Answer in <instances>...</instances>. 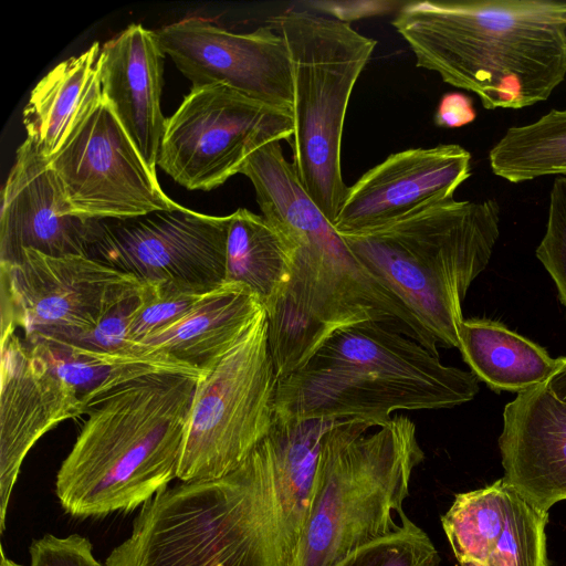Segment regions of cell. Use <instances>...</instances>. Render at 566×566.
I'll use <instances>...</instances> for the list:
<instances>
[{
	"label": "cell",
	"instance_id": "obj_11",
	"mask_svg": "<svg viewBox=\"0 0 566 566\" xmlns=\"http://www.w3.org/2000/svg\"><path fill=\"white\" fill-rule=\"evenodd\" d=\"M293 113L222 84L192 87L167 118L158 166L188 190H212L240 174L250 154L290 140Z\"/></svg>",
	"mask_w": 566,
	"mask_h": 566
},
{
	"label": "cell",
	"instance_id": "obj_8",
	"mask_svg": "<svg viewBox=\"0 0 566 566\" xmlns=\"http://www.w3.org/2000/svg\"><path fill=\"white\" fill-rule=\"evenodd\" d=\"M266 24L289 50L293 75L292 166L303 189L333 224L347 195L340 150L350 95L377 42L349 23L287 9Z\"/></svg>",
	"mask_w": 566,
	"mask_h": 566
},
{
	"label": "cell",
	"instance_id": "obj_15",
	"mask_svg": "<svg viewBox=\"0 0 566 566\" xmlns=\"http://www.w3.org/2000/svg\"><path fill=\"white\" fill-rule=\"evenodd\" d=\"M470 176L471 154L458 144L394 153L348 188L333 227L359 232L451 201Z\"/></svg>",
	"mask_w": 566,
	"mask_h": 566
},
{
	"label": "cell",
	"instance_id": "obj_37",
	"mask_svg": "<svg viewBox=\"0 0 566 566\" xmlns=\"http://www.w3.org/2000/svg\"><path fill=\"white\" fill-rule=\"evenodd\" d=\"M461 566H483V565L478 564V563H473V562H468V563L461 564Z\"/></svg>",
	"mask_w": 566,
	"mask_h": 566
},
{
	"label": "cell",
	"instance_id": "obj_32",
	"mask_svg": "<svg viewBox=\"0 0 566 566\" xmlns=\"http://www.w3.org/2000/svg\"><path fill=\"white\" fill-rule=\"evenodd\" d=\"M29 554L30 566H103L90 539L76 533L65 537L44 534L32 541Z\"/></svg>",
	"mask_w": 566,
	"mask_h": 566
},
{
	"label": "cell",
	"instance_id": "obj_26",
	"mask_svg": "<svg viewBox=\"0 0 566 566\" xmlns=\"http://www.w3.org/2000/svg\"><path fill=\"white\" fill-rule=\"evenodd\" d=\"M489 161L494 175L513 184L566 176V109H552L536 122L510 127L491 148Z\"/></svg>",
	"mask_w": 566,
	"mask_h": 566
},
{
	"label": "cell",
	"instance_id": "obj_24",
	"mask_svg": "<svg viewBox=\"0 0 566 566\" xmlns=\"http://www.w3.org/2000/svg\"><path fill=\"white\" fill-rule=\"evenodd\" d=\"M459 350L471 371L490 388L521 392L544 385L558 358L505 325L486 319H463Z\"/></svg>",
	"mask_w": 566,
	"mask_h": 566
},
{
	"label": "cell",
	"instance_id": "obj_36",
	"mask_svg": "<svg viewBox=\"0 0 566 566\" xmlns=\"http://www.w3.org/2000/svg\"><path fill=\"white\" fill-rule=\"evenodd\" d=\"M551 392L566 403V357L558 358V365L546 382Z\"/></svg>",
	"mask_w": 566,
	"mask_h": 566
},
{
	"label": "cell",
	"instance_id": "obj_27",
	"mask_svg": "<svg viewBox=\"0 0 566 566\" xmlns=\"http://www.w3.org/2000/svg\"><path fill=\"white\" fill-rule=\"evenodd\" d=\"M509 485L503 479L455 495L441 524L459 564L484 565L505 524Z\"/></svg>",
	"mask_w": 566,
	"mask_h": 566
},
{
	"label": "cell",
	"instance_id": "obj_1",
	"mask_svg": "<svg viewBox=\"0 0 566 566\" xmlns=\"http://www.w3.org/2000/svg\"><path fill=\"white\" fill-rule=\"evenodd\" d=\"M245 176L262 216L283 239L291 277L265 311L279 380L298 368L340 327L376 321L439 356L437 343L406 305L360 264L301 186L281 150L256 158Z\"/></svg>",
	"mask_w": 566,
	"mask_h": 566
},
{
	"label": "cell",
	"instance_id": "obj_28",
	"mask_svg": "<svg viewBox=\"0 0 566 566\" xmlns=\"http://www.w3.org/2000/svg\"><path fill=\"white\" fill-rule=\"evenodd\" d=\"M548 512L509 486L505 524L483 566H547Z\"/></svg>",
	"mask_w": 566,
	"mask_h": 566
},
{
	"label": "cell",
	"instance_id": "obj_2",
	"mask_svg": "<svg viewBox=\"0 0 566 566\" xmlns=\"http://www.w3.org/2000/svg\"><path fill=\"white\" fill-rule=\"evenodd\" d=\"M391 23L416 66L474 93L486 109L546 101L566 77V2L410 1Z\"/></svg>",
	"mask_w": 566,
	"mask_h": 566
},
{
	"label": "cell",
	"instance_id": "obj_29",
	"mask_svg": "<svg viewBox=\"0 0 566 566\" xmlns=\"http://www.w3.org/2000/svg\"><path fill=\"white\" fill-rule=\"evenodd\" d=\"M211 291L170 284H143L139 303L132 313L127 329L130 353L138 355L135 353L136 344L178 322Z\"/></svg>",
	"mask_w": 566,
	"mask_h": 566
},
{
	"label": "cell",
	"instance_id": "obj_5",
	"mask_svg": "<svg viewBox=\"0 0 566 566\" xmlns=\"http://www.w3.org/2000/svg\"><path fill=\"white\" fill-rule=\"evenodd\" d=\"M479 391L472 373L443 365L417 340L364 321L338 328L277 384L275 411L297 419L366 418L452 408Z\"/></svg>",
	"mask_w": 566,
	"mask_h": 566
},
{
	"label": "cell",
	"instance_id": "obj_12",
	"mask_svg": "<svg viewBox=\"0 0 566 566\" xmlns=\"http://www.w3.org/2000/svg\"><path fill=\"white\" fill-rule=\"evenodd\" d=\"M230 214L174 210L97 221L88 256L143 284L211 291L224 284Z\"/></svg>",
	"mask_w": 566,
	"mask_h": 566
},
{
	"label": "cell",
	"instance_id": "obj_25",
	"mask_svg": "<svg viewBox=\"0 0 566 566\" xmlns=\"http://www.w3.org/2000/svg\"><path fill=\"white\" fill-rule=\"evenodd\" d=\"M290 277L289 250L268 220L244 208L231 213L224 283L244 286L268 311L283 294Z\"/></svg>",
	"mask_w": 566,
	"mask_h": 566
},
{
	"label": "cell",
	"instance_id": "obj_4",
	"mask_svg": "<svg viewBox=\"0 0 566 566\" xmlns=\"http://www.w3.org/2000/svg\"><path fill=\"white\" fill-rule=\"evenodd\" d=\"M104 566H289L266 436L229 474L147 500Z\"/></svg>",
	"mask_w": 566,
	"mask_h": 566
},
{
	"label": "cell",
	"instance_id": "obj_30",
	"mask_svg": "<svg viewBox=\"0 0 566 566\" xmlns=\"http://www.w3.org/2000/svg\"><path fill=\"white\" fill-rule=\"evenodd\" d=\"M433 543L410 520L397 533L367 544L336 566H439Z\"/></svg>",
	"mask_w": 566,
	"mask_h": 566
},
{
	"label": "cell",
	"instance_id": "obj_22",
	"mask_svg": "<svg viewBox=\"0 0 566 566\" xmlns=\"http://www.w3.org/2000/svg\"><path fill=\"white\" fill-rule=\"evenodd\" d=\"M27 344L75 390L84 415L93 402L140 377L158 373L191 376L203 373L164 355L95 350L51 338H36Z\"/></svg>",
	"mask_w": 566,
	"mask_h": 566
},
{
	"label": "cell",
	"instance_id": "obj_3",
	"mask_svg": "<svg viewBox=\"0 0 566 566\" xmlns=\"http://www.w3.org/2000/svg\"><path fill=\"white\" fill-rule=\"evenodd\" d=\"M198 377L147 375L88 407L56 474L55 494L69 515L130 512L177 478Z\"/></svg>",
	"mask_w": 566,
	"mask_h": 566
},
{
	"label": "cell",
	"instance_id": "obj_14",
	"mask_svg": "<svg viewBox=\"0 0 566 566\" xmlns=\"http://www.w3.org/2000/svg\"><path fill=\"white\" fill-rule=\"evenodd\" d=\"M155 32L165 55L192 87L222 84L269 106L293 111L291 57L271 25L235 33L192 17Z\"/></svg>",
	"mask_w": 566,
	"mask_h": 566
},
{
	"label": "cell",
	"instance_id": "obj_34",
	"mask_svg": "<svg viewBox=\"0 0 566 566\" xmlns=\"http://www.w3.org/2000/svg\"><path fill=\"white\" fill-rule=\"evenodd\" d=\"M312 8L322 10L340 22L390 13L399 10L405 2L399 1H311Z\"/></svg>",
	"mask_w": 566,
	"mask_h": 566
},
{
	"label": "cell",
	"instance_id": "obj_35",
	"mask_svg": "<svg viewBox=\"0 0 566 566\" xmlns=\"http://www.w3.org/2000/svg\"><path fill=\"white\" fill-rule=\"evenodd\" d=\"M476 118L472 98L460 92L444 94L434 114V124L443 128H458Z\"/></svg>",
	"mask_w": 566,
	"mask_h": 566
},
{
	"label": "cell",
	"instance_id": "obj_23",
	"mask_svg": "<svg viewBox=\"0 0 566 566\" xmlns=\"http://www.w3.org/2000/svg\"><path fill=\"white\" fill-rule=\"evenodd\" d=\"M336 420L297 419L275 411L266 434L282 511L289 566H292L300 541L323 439Z\"/></svg>",
	"mask_w": 566,
	"mask_h": 566
},
{
	"label": "cell",
	"instance_id": "obj_19",
	"mask_svg": "<svg viewBox=\"0 0 566 566\" xmlns=\"http://www.w3.org/2000/svg\"><path fill=\"white\" fill-rule=\"evenodd\" d=\"M164 57L156 32L133 23L104 43L98 61L103 97L154 172L167 122L160 103Z\"/></svg>",
	"mask_w": 566,
	"mask_h": 566
},
{
	"label": "cell",
	"instance_id": "obj_20",
	"mask_svg": "<svg viewBox=\"0 0 566 566\" xmlns=\"http://www.w3.org/2000/svg\"><path fill=\"white\" fill-rule=\"evenodd\" d=\"M263 310L239 284L224 283L169 327L135 345L138 355H164L205 371L242 336Z\"/></svg>",
	"mask_w": 566,
	"mask_h": 566
},
{
	"label": "cell",
	"instance_id": "obj_10",
	"mask_svg": "<svg viewBox=\"0 0 566 566\" xmlns=\"http://www.w3.org/2000/svg\"><path fill=\"white\" fill-rule=\"evenodd\" d=\"M143 286L90 256H50L27 249L0 263L1 334L21 328L36 338L75 342Z\"/></svg>",
	"mask_w": 566,
	"mask_h": 566
},
{
	"label": "cell",
	"instance_id": "obj_6",
	"mask_svg": "<svg viewBox=\"0 0 566 566\" xmlns=\"http://www.w3.org/2000/svg\"><path fill=\"white\" fill-rule=\"evenodd\" d=\"M406 416L386 423L336 420L323 439L292 566H336L356 549L399 532L413 469L423 460Z\"/></svg>",
	"mask_w": 566,
	"mask_h": 566
},
{
	"label": "cell",
	"instance_id": "obj_16",
	"mask_svg": "<svg viewBox=\"0 0 566 566\" xmlns=\"http://www.w3.org/2000/svg\"><path fill=\"white\" fill-rule=\"evenodd\" d=\"M84 415L75 390L17 332L1 334L0 532L21 464L60 422Z\"/></svg>",
	"mask_w": 566,
	"mask_h": 566
},
{
	"label": "cell",
	"instance_id": "obj_33",
	"mask_svg": "<svg viewBox=\"0 0 566 566\" xmlns=\"http://www.w3.org/2000/svg\"><path fill=\"white\" fill-rule=\"evenodd\" d=\"M142 290L143 286L138 293L117 304L91 333L72 343L95 350L132 354L126 336Z\"/></svg>",
	"mask_w": 566,
	"mask_h": 566
},
{
	"label": "cell",
	"instance_id": "obj_13",
	"mask_svg": "<svg viewBox=\"0 0 566 566\" xmlns=\"http://www.w3.org/2000/svg\"><path fill=\"white\" fill-rule=\"evenodd\" d=\"M69 210L123 219L180 207L160 188L104 97L49 161Z\"/></svg>",
	"mask_w": 566,
	"mask_h": 566
},
{
	"label": "cell",
	"instance_id": "obj_9",
	"mask_svg": "<svg viewBox=\"0 0 566 566\" xmlns=\"http://www.w3.org/2000/svg\"><path fill=\"white\" fill-rule=\"evenodd\" d=\"M277 384L263 308L232 347L198 377L177 479H218L241 465L270 431Z\"/></svg>",
	"mask_w": 566,
	"mask_h": 566
},
{
	"label": "cell",
	"instance_id": "obj_17",
	"mask_svg": "<svg viewBox=\"0 0 566 566\" xmlns=\"http://www.w3.org/2000/svg\"><path fill=\"white\" fill-rule=\"evenodd\" d=\"M96 219L73 214L49 161L25 139L1 190L0 263L27 249L50 256H88Z\"/></svg>",
	"mask_w": 566,
	"mask_h": 566
},
{
	"label": "cell",
	"instance_id": "obj_7",
	"mask_svg": "<svg viewBox=\"0 0 566 566\" xmlns=\"http://www.w3.org/2000/svg\"><path fill=\"white\" fill-rule=\"evenodd\" d=\"M493 199L432 205L368 230L340 234L360 264L442 347H459L462 302L500 234Z\"/></svg>",
	"mask_w": 566,
	"mask_h": 566
},
{
	"label": "cell",
	"instance_id": "obj_18",
	"mask_svg": "<svg viewBox=\"0 0 566 566\" xmlns=\"http://www.w3.org/2000/svg\"><path fill=\"white\" fill-rule=\"evenodd\" d=\"M503 481L532 505L566 500V403L546 384L521 391L503 411Z\"/></svg>",
	"mask_w": 566,
	"mask_h": 566
},
{
	"label": "cell",
	"instance_id": "obj_21",
	"mask_svg": "<svg viewBox=\"0 0 566 566\" xmlns=\"http://www.w3.org/2000/svg\"><path fill=\"white\" fill-rule=\"evenodd\" d=\"M101 45L52 69L32 90L22 119L27 140L50 161L103 98L99 78Z\"/></svg>",
	"mask_w": 566,
	"mask_h": 566
},
{
	"label": "cell",
	"instance_id": "obj_31",
	"mask_svg": "<svg viewBox=\"0 0 566 566\" xmlns=\"http://www.w3.org/2000/svg\"><path fill=\"white\" fill-rule=\"evenodd\" d=\"M536 256L552 276L560 301L566 305V176L554 180L545 234Z\"/></svg>",
	"mask_w": 566,
	"mask_h": 566
}]
</instances>
